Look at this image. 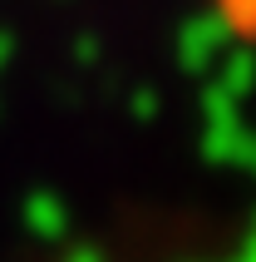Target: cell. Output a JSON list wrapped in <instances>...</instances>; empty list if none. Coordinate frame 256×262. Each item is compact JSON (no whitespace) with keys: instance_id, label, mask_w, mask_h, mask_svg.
<instances>
[{"instance_id":"6da1fadb","label":"cell","mask_w":256,"mask_h":262,"mask_svg":"<svg viewBox=\"0 0 256 262\" xmlns=\"http://www.w3.org/2000/svg\"><path fill=\"white\" fill-rule=\"evenodd\" d=\"M49 262H138V257H118V252H94V248H79V252H59Z\"/></svg>"}]
</instances>
